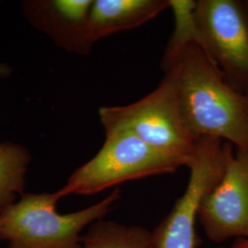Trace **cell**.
<instances>
[{
	"instance_id": "cell-10",
	"label": "cell",
	"mask_w": 248,
	"mask_h": 248,
	"mask_svg": "<svg viewBox=\"0 0 248 248\" xmlns=\"http://www.w3.org/2000/svg\"><path fill=\"white\" fill-rule=\"evenodd\" d=\"M81 248H155L153 233L139 225L99 220L82 236Z\"/></svg>"
},
{
	"instance_id": "cell-2",
	"label": "cell",
	"mask_w": 248,
	"mask_h": 248,
	"mask_svg": "<svg viewBox=\"0 0 248 248\" xmlns=\"http://www.w3.org/2000/svg\"><path fill=\"white\" fill-rule=\"evenodd\" d=\"M121 197L115 188L97 203L75 213L60 214L53 193L24 194L0 212V240L9 248H81L82 232L103 220Z\"/></svg>"
},
{
	"instance_id": "cell-11",
	"label": "cell",
	"mask_w": 248,
	"mask_h": 248,
	"mask_svg": "<svg viewBox=\"0 0 248 248\" xmlns=\"http://www.w3.org/2000/svg\"><path fill=\"white\" fill-rule=\"evenodd\" d=\"M29 152L19 144L0 143V212L15 202L17 194L23 192Z\"/></svg>"
},
{
	"instance_id": "cell-1",
	"label": "cell",
	"mask_w": 248,
	"mask_h": 248,
	"mask_svg": "<svg viewBox=\"0 0 248 248\" xmlns=\"http://www.w3.org/2000/svg\"><path fill=\"white\" fill-rule=\"evenodd\" d=\"M195 4L170 0L175 29L162 71L172 81L186 127L196 138L215 137L248 151V92L232 87L200 44Z\"/></svg>"
},
{
	"instance_id": "cell-7",
	"label": "cell",
	"mask_w": 248,
	"mask_h": 248,
	"mask_svg": "<svg viewBox=\"0 0 248 248\" xmlns=\"http://www.w3.org/2000/svg\"><path fill=\"white\" fill-rule=\"evenodd\" d=\"M198 221L206 236L214 243L248 241V150L231 145L224 173L202 199Z\"/></svg>"
},
{
	"instance_id": "cell-13",
	"label": "cell",
	"mask_w": 248,
	"mask_h": 248,
	"mask_svg": "<svg viewBox=\"0 0 248 248\" xmlns=\"http://www.w3.org/2000/svg\"><path fill=\"white\" fill-rule=\"evenodd\" d=\"M9 67L5 64H0V77H6L9 75Z\"/></svg>"
},
{
	"instance_id": "cell-9",
	"label": "cell",
	"mask_w": 248,
	"mask_h": 248,
	"mask_svg": "<svg viewBox=\"0 0 248 248\" xmlns=\"http://www.w3.org/2000/svg\"><path fill=\"white\" fill-rule=\"evenodd\" d=\"M93 1L55 0L48 7L53 11V32L58 44L67 50L88 54L93 43L89 36V19Z\"/></svg>"
},
{
	"instance_id": "cell-3",
	"label": "cell",
	"mask_w": 248,
	"mask_h": 248,
	"mask_svg": "<svg viewBox=\"0 0 248 248\" xmlns=\"http://www.w3.org/2000/svg\"><path fill=\"white\" fill-rule=\"evenodd\" d=\"M102 125L106 133L102 147L58 190L62 198L70 194L92 195L124 182L173 174L186 167L182 161L153 149L123 126Z\"/></svg>"
},
{
	"instance_id": "cell-4",
	"label": "cell",
	"mask_w": 248,
	"mask_h": 248,
	"mask_svg": "<svg viewBox=\"0 0 248 248\" xmlns=\"http://www.w3.org/2000/svg\"><path fill=\"white\" fill-rule=\"evenodd\" d=\"M102 124L123 126L161 154L187 166L198 138L190 133L177 100L176 89L165 77L150 94L126 106L99 108Z\"/></svg>"
},
{
	"instance_id": "cell-6",
	"label": "cell",
	"mask_w": 248,
	"mask_h": 248,
	"mask_svg": "<svg viewBox=\"0 0 248 248\" xmlns=\"http://www.w3.org/2000/svg\"><path fill=\"white\" fill-rule=\"evenodd\" d=\"M200 44L232 87L248 92V0H198Z\"/></svg>"
},
{
	"instance_id": "cell-8",
	"label": "cell",
	"mask_w": 248,
	"mask_h": 248,
	"mask_svg": "<svg viewBox=\"0 0 248 248\" xmlns=\"http://www.w3.org/2000/svg\"><path fill=\"white\" fill-rule=\"evenodd\" d=\"M170 9V0H97L89 19L92 43L118 32L142 26Z\"/></svg>"
},
{
	"instance_id": "cell-5",
	"label": "cell",
	"mask_w": 248,
	"mask_h": 248,
	"mask_svg": "<svg viewBox=\"0 0 248 248\" xmlns=\"http://www.w3.org/2000/svg\"><path fill=\"white\" fill-rule=\"evenodd\" d=\"M231 143L201 137L190 156L189 178L185 192L171 212L152 232L155 248H197L196 222L201 202L222 178Z\"/></svg>"
},
{
	"instance_id": "cell-12",
	"label": "cell",
	"mask_w": 248,
	"mask_h": 248,
	"mask_svg": "<svg viewBox=\"0 0 248 248\" xmlns=\"http://www.w3.org/2000/svg\"><path fill=\"white\" fill-rule=\"evenodd\" d=\"M230 248H248V241H247V240H236Z\"/></svg>"
}]
</instances>
